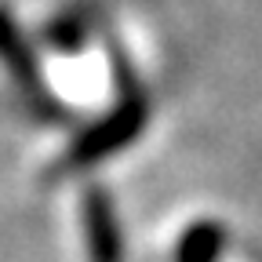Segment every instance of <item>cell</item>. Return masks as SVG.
Returning a JSON list of instances; mask_svg holds the SVG:
<instances>
[{"label":"cell","mask_w":262,"mask_h":262,"mask_svg":"<svg viewBox=\"0 0 262 262\" xmlns=\"http://www.w3.org/2000/svg\"><path fill=\"white\" fill-rule=\"evenodd\" d=\"M146 120H149V102H146L135 88H127L124 98H120V102L102 120H95L91 127H84L80 135L73 139L70 160L73 164H98V160H106V157L127 149L131 142L142 135Z\"/></svg>","instance_id":"1"},{"label":"cell","mask_w":262,"mask_h":262,"mask_svg":"<svg viewBox=\"0 0 262 262\" xmlns=\"http://www.w3.org/2000/svg\"><path fill=\"white\" fill-rule=\"evenodd\" d=\"M222 244H226V233L219 222H193L179 237L175 262H219Z\"/></svg>","instance_id":"4"},{"label":"cell","mask_w":262,"mask_h":262,"mask_svg":"<svg viewBox=\"0 0 262 262\" xmlns=\"http://www.w3.org/2000/svg\"><path fill=\"white\" fill-rule=\"evenodd\" d=\"M80 215H84V244L91 262H124V233L110 193L98 186L84 189Z\"/></svg>","instance_id":"2"},{"label":"cell","mask_w":262,"mask_h":262,"mask_svg":"<svg viewBox=\"0 0 262 262\" xmlns=\"http://www.w3.org/2000/svg\"><path fill=\"white\" fill-rule=\"evenodd\" d=\"M0 62L8 66V73L22 84V91L29 95H40V70H37V58H33V48L26 44L22 29L15 26V18L0 8Z\"/></svg>","instance_id":"3"}]
</instances>
